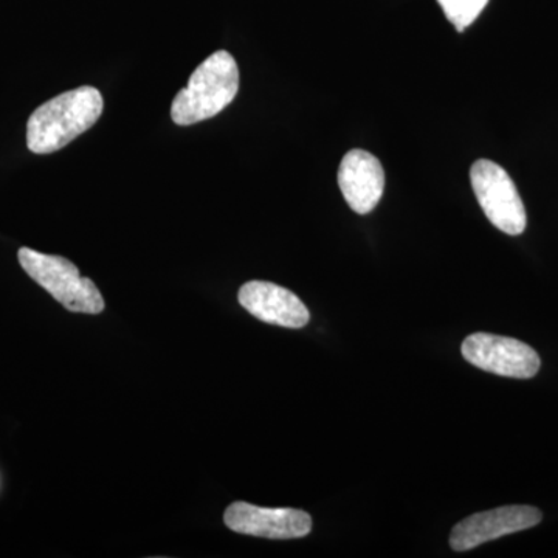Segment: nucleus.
Returning <instances> with one entry per match:
<instances>
[{
  "label": "nucleus",
  "mask_w": 558,
  "mask_h": 558,
  "mask_svg": "<svg viewBox=\"0 0 558 558\" xmlns=\"http://www.w3.org/2000/svg\"><path fill=\"white\" fill-rule=\"evenodd\" d=\"M339 186L349 207L359 215H368L384 196L385 171L380 160L368 150H349L340 163Z\"/></svg>",
  "instance_id": "9"
},
{
  "label": "nucleus",
  "mask_w": 558,
  "mask_h": 558,
  "mask_svg": "<svg viewBox=\"0 0 558 558\" xmlns=\"http://www.w3.org/2000/svg\"><path fill=\"white\" fill-rule=\"evenodd\" d=\"M238 300L253 317L281 328L301 329L311 319L303 301L295 293L274 282L250 281L242 286Z\"/></svg>",
  "instance_id": "8"
},
{
  "label": "nucleus",
  "mask_w": 558,
  "mask_h": 558,
  "mask_svg": "<svg viewBox=\"0 0 558 558\" xmlns=\"http://www.w3.org/2000/svg\"><path fill=\"white\" fill-rule=\"evenodd\" d=\"M240 90V69L229 51L219 50L191 75L189 86L175 95L172 121L179 126L201 123L222 112Z\"/></svg>",
  "instance_id": "2"
},
{
  "label": "nucleus",
  "mask_w": 558,
  "mask_h": 558,
  "mask_svg": "<svg viewBox=\"0 0 558 558\" xmlns=\"http://www.w3.org/2000/svg\"><path fill=\"white\" fill-rule=\"evenodd\" d=\"M21 267L33 281L70 312L97 315L105 311V299L95 282L80 275L78 267L62 256L44 255L32 248L17 253Z\"/></svg>",
  "instance_id": "3"
},
{
  "label": "nucleus",
  "mask_w": 558,
  "mask_h": 558,
  "mask_svg": "<svg viewBox=\"0 0 558 558\" xmlns=\"http://www.w3.org/2000/svg\"><path fill=\"white\" fill-rule=\"evenodd\" d=\"M227 527L238 534L270 539L306 537L312 531L310 513L299 509H266L236 501L223 515Z\"/></svg>",
  "instance_id": "7"
},
{
  "label": "nucleus",
  "mask_w": 558,
  "mask_h": 558,
  "mask_svg": "<svg viewBox=\"0 0 558 558\" xmlns=\"http://www.w3.org/2000/svg\"><path fill=\"white\" fill-rule=\"evenodd\" d=\"M461 351L470 365L512 379H532L542 366L537 352L529 344L494 333H473Z\"/></svg>",
  "instance_id": "5"
},
{
  "label": "nucleus",
  "mask_w": 558,
  "mask_h": 558,
  "mask_svg": "<svg viewBox=\"0 0 558 558\" xmlns=\"http://www.w3.org/2000/svg\"><path fill=\"white\" fill-rule=\"evenodd\" d=\"M542 519V512L532 506H506L475 513L453 527L450 546L457 553H465L492 539L537 526Z\"/></svg>",
  "instance_id": "6"
},
{
  "label": "nucleus",
  "mask_w": 558,
  "mask_h": 558,
  "mask_svg": "<svg viewBox=\"0 0 558 558\" xmlns=\"http://www.w3.org/2000/svg\"><path fill=\"white\" fill-rule=\"evenodd\" d=\"M438 3L457 31L464 32L469 25L478 20L488 0H438Z\"/></svg>",
  "instance_id": "10"
},
{
  "label": "nucleus",
  "mask_w": 558,
  "mask_h": 558,
  "mask_svg": "<svg viewBox=\"0 0 558 558\" xmlns=\"http://www.w3.org/2000/svg\"><path fill=\"white\" fill-rule=\"evenodd\" d=\"M102 106L100 90L90 86L64 92L44 102L27 123L28 149L51 154L64 148L100 120Z\"/></svg>",
  "instance_id": "1"
},
{
  "label": "nucleus",
  "mask_w": 558,
  "mask_h": 558,
  "mask_svg": "<svg viewBox=\"0 0 558 558\" xmlns=\"http://www.w3.org/2000/svg\"><path fill=\"white\" fill-rule=\"evenodd\" d=\"M470 182L492 226L510 236L526 230V208L505 168L492 160H476L470 168Z\"/></svg>",
  "instance_id": "4"
}]
</instances>
